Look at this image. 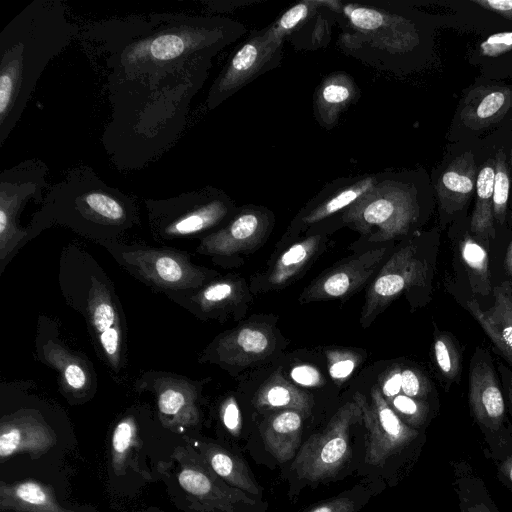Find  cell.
Masks as SVG:
<instances>
[{
  "label": "cell",
  "mask_w": 512,
  "mask_h": 512,
  "mask_svg": "<svg viewBox=\"0 0 512 512\" xmlns=\"http://www.w3.org/2000/svg\"><path fill=\"white\" fill-rule=\"evenodd\" d=\"M56 2H35L1 34L0 139L9 135L49 60L68 42L72 25Z\"/></svg>",
  "instance_id": "1"
},
{
  "label": "cell",
  "mask_w": 512,
  "mask_h": 512,
  "mask_svg": "<svg viewBox=\"0 0 512 512\" xmlns=\"http://www.w3.org/2000/svg\"><path fill=\"white\" fill-rule=\"evenodd\" d=\"M336 22L342 28L341 49L378 69H391L392 59L419 44L415 24L384 1H337Z\"/></svg>",
  "instance_id": "2"
},
{
  "label": "cell",
  "mask_w": 512,
  "mask_h": 512,
  "mask_svg": "<svg viewBox=\"0 0 512 512\" xmlns=\"http://www.w3.org/2000/svg\"><path fill=\"white\" fill-rule=\"evenodd\" d=\"M419 212L415 184L403 175L381 172L374 187L341 215L340 223L382 244L405 235Z\"/></svg>",
  "instance_id": "3"
},
{
  "label": "cell",
  "mask_w": 512,
  "mask_h": 512,
  "mask_svg": "<svg viewBox=\"0 0 512 512\" xmlns=\"http://www.w3.org/2000/svg\"><path fill=\"white\" fill-rule=\"evenodd\" d=\"M370 396V401L361 393L353 396L368 430L366 462L382 465L396 457L414 461L425 442L423 431L407 425L377 386L371 389Z\"/></svg>",
  "instance_id": "4"
},
{
  "label": "cell",
  "mask_w": 512,
  "mask_h": 512,
  "mask_svg": "<svg viewBox=\"0 0 512 512\" xmlns=\"http://www.w3.org/2000/svg\"><path fill=\"white\" fill-rule=\"evenodd\" d=\"M284 41L273 23L252 31L211 85L208 109L216 108L259 76L277 68L283 58Z\"/></svg>",
  "instance_id": "5"
},
{
  "label": "cell",
  "mask_w": 512,
  "mask_h": 512,
  "mask_svg": "<svg viewBox=\"0 0 512 512\" xmlns=\"http://www.w3.org/2000/svg\"><path fill=\"white\" fill-rule=\"evenodd\" d=\"M360 420L362 411L356 402L341 406L323 431L300 446L292 463L298 477L318 482L335 476L351 455L350 428Z\"/></svg>",
  "instance_id": "6"
},
{
  "label": "cell",
  "mask_w": 512,
  "mask_h": 512,
  "mask_svg": "<svg viewBox=\"0 0 512 512\" xmlns=\"http://www.w3.org/2000/svg\"><path fill=\"white\" fill-rule=\"evenodd\" d=\"M471 414L483 434L484 454L492 462L512 454V427L507 421L504 395L491 363H473L469 374Z\"/></svg>",
  "instance_id": "7"
},
{
  "label": "cell",
  "mask_w": 512,
  "mask_h": 512,
  "mask_svg": "<svg viewBox=\"0 0 512 512\" xmlns=\"http://www.w3.org/2000/svg\"><path fill=\"white\" fill-rule=\"evenodd\" d=\"M377 173L340 177L327 184L296 214L277 247L324 223H340L341 215L376 184Z\"/></svg>",
  "instance_id": "8"
},
{
  "label": "cell",
  "mask_w": 512,
  "mask_h": 512,
  "mask_svg": "<svg viewBox=\"0 0 512 512\" xmlns=\"http://www.w3.org/2000/svg\"><path fill=\"white\" fill-rule=\"evenodd\" d=\"M181 488L204 512H266L261 498L232 487L220 478L200 455L182 465L178 475Z\"/></svg>",
  "instance_id": "9"
},
{
  "label": "cell",
  "mask_w": 512,
  "mask_h": 512,
  "mask_svg": "<svg viewBox=\"0 0 512 512\" xmlns=\"http://www.w3.org/2000/svg\"><path fill=\"white\" fill-rule=\"evenodd\" d=\"M427 265L417 256V247L409 243L396 250L381 266L367 289L360 323L368 327L404 290L425 282Z\"/></svg>",
  "instance_id": "10"
},
{
  "label": "cell",
  "mask_w": 512,
  "mask_h": 512,
  "mask_svg": "<svg viewBox=\"0 0 512 512\" xmlns=\"http://www.w3.org/2000/svg\"><path fill=\"white\" fill-rule=\"evenodd\" d=\"M274 224L270 209L255 204L241 206L222 228L202 240L198 250L228 258L253 252L266 241Z\"/></svg>",
  "instance_id": "11"
},
{
  "label": "cell",
  "mask_w": 512,
  "mask_h": 512,
  "mask_svg": "<svg viewBox=\"0 0 512 512\" xmlns=\"http://www.w3.org/2000/svg\"><path fill=\"white\" fill-rule=\"evenodd\" d=\"M388 246L381 245L337 263L304 288L299 301L309 303L346 299L372 277L383 262Z\"/></svg>",
  "instance_id": "12"
},
{
  "label": "cell",
  "mask_w": 512,
  "mask_h": 512,
  "mask_svg": "<svg viewBox=\"0 0 512 512\" xmlns=\"http://www.w3.org/2000/svg\"><path fill=\"white\" fill-rule=\"evenodd\" d=\"M44 168L31 161L6 170L0 183V260L12 251L25 236L16 224V217L23 200L42 188Z\"/></svg>",
  "instance_id": "13"
},
{
  "label": "cell",
  "mask_w": 512,
  "mask_h": 512,
  "mask_svg": "<svg viewBox=\"0 0 512 512\" xmlns=\"http://www.w3.org/2000/svg\"><path fill=\"white\" fill-rule=\"evenodd\" d=\"M286 245L271 260L269 266L254 278L251 292L259 293L279 290L294 282L313 263L326 246L328 240L324 227H314Z\"/></svg>",
  "instance_id": "14"
},
{
  "label": "cell",
  "mask_w": 512,
  "mask_h": 512,
  "mask_svg": "<svg viewBox=\"0 0 512 512\" xmlns=\"http://www.w3.org/2000/svg\"><path fill=\"white\" fill-rule=\"evenodd\" d=\"M58 185L73 196L75 207L86 217L107 224H120L127 218L122 194L88 171L73 172Z\"/></svg>",
  "instance_id": "15"
},
{
  "label": "cell",
  "mask_w": 512,
  "mask_h": 512,
  "mask_svg": "<svg viewBox=\"0 0 512 512\" xmlns=\"http://www.w3.org/2000/svg\"><path fill=\"white\" fill-rule=\"evenodd\" d=\"M125 261L154 284L164 288L187 289L200 286L206 276L187 258L170 250L147 249L123 254Z\"/></svg>",
  "instance_id": "16"
},
{
  "label": "cell",
  "mask_w": 512,
  "mask_h": 512,
  "mask_svg": "<svg viewBox=\"0 0 512 512\" xmlns=\"http://www.w3.org/2000/svg\"><path fill=\"white\" fill-rule=\"evenodd\" d=\"M276 349L273 328L262 322H247L223 334L215 344L219 362L247 367L270 357Z\"/></svg>",
  "instance_id": "17"
},
{
  "label": "cell",
  "mask_w": 512,
  "mask_h": 512,
  "mask_svg": "<svg viewBox=\"0 0 512 512\" xmlns=\"http://www.w3.org/2000/svg\"><path fill=\"white\" fill-rule=\"evenodd\" d=\"M232 199L214 187L192 193V206L165 228L167 237L193 235L227 223L237 212Z\"/></svg>",
  "instance_id": "18"
},
{
  "label": "cell",
  "mask_w": 512,
  "mask_h": 512,
  "mask_svg": "<svg viewBox=\"0 0 512 512\" xmlns=\"http://www.w3.org/2000/svg\"><path fill=\"white\" fill-rule=\"evenodd\" d=\"M56 442L53 430L38 415L20 412L5 417L0 425V457L2 460L18 452L40 456Z\"/></svg>",
  "instance_id": "19"
},
{
  "label": "cell",
  "mask_w": 512,
  "mask_h": 512,
  "mask_svg": "<svg viewBox=\"0 0 512 512\" xmlns=\"http://www.w3.org/2000/svg\"><path fill=\"white\" fill-rule=\"evenodd\" d=\"M91 281L88 299L89 319L105 356L109 363L117 368L121 356L119 316L107 287L95 278Z\"/></svg>",
  "instance_id": "20"
},
{
  "label": "cell",
  "mask_w": 512,
  "mask_h": 512,
  "mask_svg": "<svg viewBox=\"0 0 512 512\" xmlns=\"http://www.w3.org/2000/svg\"><path fill=\"white\" fill-rule=\"evenodd\" d=\"M467 308L494 344L512 360V289L508 281L494 289V304L482 310L475 300Z\"/></svg>",
  "instance_id": "21"
},
{
  "label": "cell",
  "mask_w": 512,
  "mask_h": 512,
  "mask_svg": "<svg viewBox=\"0 0 512 512\" xmlns=\"http://www.w3.org/2000/svg\"><path fill=\"white\" fill-rule=\"evenodd\" d=\"M358 87L345 72L325 77L315 90L313 110L317 122L326 129L333 128L341 115L357 98Z\"/></svg>",
  "instance_id": "22"
},
{
  "label": "cell",
  "mask_w": 512,
  "mask_h": 512,
  "mask_svg": "<svg viewBox=\"0 0 512 512\" xmlns=\"http://www.w3.org/2000/svg\"><path fill=\"white\" fill-rule=\"evenodd\" d=\"M512 104L507 87L481 86L471 90L460 112L462 122L469 128L480 129L499 121Z\"/></svg>",
  "instance_id": "23"
},
{
  "label": "cell",
  "mask_w": 512,
  "mask_h": 512,
  "mask_svg": "<svg viewBox=\"0 0 512 512\" xmlns=\"http://www.w3.org/2000/svg\"><path fill=\"white\" fill-rule=\"evenodd\" d=\"M303 417L296 410L273 413L262 429L266 450L279 462L285 463L296 456L301 442Z\"/></svg>",
  "instance_id": "24"
},
{
  "label": "cell",
  "mask_w": 512,
  "mask_h": 512,
  "mask_svg": "<svg viewBox=\"0 0 512 512\" xmlns=\"http://www.w3.org/2000/svg\"><path fill=\"white\" fill-rule=\"evenodd\" d=\"M450 466L458 512H501L483 478L468 461L453 460Z\"/></svg>",
  "instance_id": "25"
},
{
  "label": "cell",
  "mask_w": 512,
  "mask_h": 512,
  "mask_svg": "<svg viewBox=\"0 0 512 512\" xmlns=\"http://www.w3.org/2000/svg\"><path fill=\"white\" fill-rule=\"evenodd\" d=\"M477 174L471 153L456 158L443 171L436 184L442 207L448 211L463 207L476 186Z\"/></svg>",
  "instance_id": "26"
},
{
  "label": "cell",
  "mask_w": 512,
  "mask_h": 512,
  "mask_svg": "<svg viewBox=\"0 0 512 512\" xmlns=\"http://www.w3.org/2000/svg\"><path fill=\"white\" fill-rule=\"evenodd\" d=\"M0 507L16 512H73L60 506L51 487L35 480L2 483Z\"/></svg>",
  "instance_id": "27"
},
{
  "label": "cell",
  "mask_w": 512,
  "mask_h": 512,
  "mask_svg": "<svg viewBox=\"0 0 512 512\" xmlns=\"http://www.w3.org/2000/svg\"><path fill=\"white\" fill-rule=\"evenodd\" d=\"M197 446L200 455L226 483L253 497L261 498V487L240 457L214 443H198Z\"/></svg>",
  "instance_id": "28"
},
{
  "label": "cell",
  "mask_w": 512,
  "mask_h": 512,
  "mask_svg": "<svg viewBox=\"0 0 512 512\" xmlns=\"http://www.w3.org/2000/svg\"><path fill=\"white\" fill-rule=\"evenodd\" d=\"M254 405L261 412L296 410L306 417L312 410L313 400L309 394L277 372L259 388L254 398Z\"/></svg>",
  "instance_id": "29"
},
{
  "label": "cell",
  "mask_w": 512,
  "mask_h": 512,
  "mask_svg": "<svg viewBox=\"0 0 512 512\" xmlns=\"http://www.w3.org/2000/svg\"><path fill=\"white\" fill-rule=\"evenodd\" d=\"M160 414L168 423L190 426L198 422L195 393L189 385L175 381L164 382L157 388Z\"/></svg>",
  "instance_id": "30"
},
{
  "label": "cell",
  "mask_w": 512,
  "mask_h": 512,
  "mask_svg": "<svg viewBox=\"0 0 512 512\" xmlns=\"http://www.w3.org/2000/svg\"><path fill=\"white\" fill-rule=\"evenodd\" d=\"M195 300L205 311L246 309L251 300V289L242 278L227 277L206 285Z\"/></svg>",
  "instance_id": "31"
},
{
  "label": "cell",
  "mask_w": 512,
  "mask_h": 512,
  "mask_svg": "<svg viewBox=\"0 0 512 512\" xmlns=\"http://www.w3.org/2000/svg\"><path fill=\"white\" fill-rule=\"evenodd\" d=\"M494 176L495 160L489 159L477 174L476 204L471 219L472 232L484 242H488L495 236L493 226Z\"/></svg>",
  "instance_id": "32"
},
{
  "label": "cell",
  "mask_w": 512,
  "mask_h": 512,
  "mask_svg": "<svg viewBox=\"0 0 512 512\" xmlns=\"http://www.w3.org/2000/svg\"><path fill=\"white\" fill-rule=\"evenodd\" d=\"M336 0H324L318 11L288 38L298 49H317L330 39L331 28L336 22Z\"/></svg>",
  "instance_id": "33"
},
{
  "label": "cell",
  "mask_w": 512,
  "mask_h": 512,
  "mask_svg": "<svg viewBox=\"0 0 512 512\" xmlns=\"http://www.w3.org/2000/svg\"><path fill=\"white\" fill-rule=\"evenodd\" d=\"M459 248L474 291L482 294L490 293L489 257L486 249L470 237H465Z\"/></svg>",
  "instance_id": "34"
},
{
  "label": "cell",
  "mask_w": 512,
  "mask_h": 512,
  "mask_svg": "<svg viewBox=\"0 0 512 512\" xmlns=\"http://www.w3.org/2000/svg\"><path fill=\"white\" fill-rule=\"evenodd\" d=\"M137 427L132 417L122 419L112 434V464L114 469L122 471L130 449L136 444Z\"/></svg>",
  "instance_id": "35"
},
{
  "label": "cell",
  "mask_w": 512,
  "mask_h": 512,
  "mask_svg": "<svg viewBox=\"0 0 512 512\" xmlns=\"http://www.w3.org/2000/svg\"><path fill=\"white\" fill-rule=\"evenodd\" d=\"M389 404L407 425L415 429L421 430L427 424L431 415L430 406L427 402L405 394H398L390 400Z\"/></svg>",
  "instance_id": "36"
},
{
  "label": "cell",
  "mask_w": 512,
  "mask_h": 512,
  "mask_svg": "<svg viewBox=\"0 0 512 512\" xmlns=\"http://www.w3.org/2000/svg\"><path fill=\"white\" fill-rule=\"evenodd\" d=\"M322 0H305L287 9L273 24L277 32L287 39L320 8Z\"/></svg>",
  "instance_id": "37"
},
{
  "label": "cell",
  "mask_w": 512,
  "mask_h": 512,
  "mask_svg": "<svg viewBox=\"0 0 512 512\" xmlns=\"http://www.w3.org/2000/svg\"><path fill=\"white\" fill-rule=\"evenodd\" d=\"M509 189L510 178L506 164V156L502 150H499L495 158L493 216L501 224L505 221Z\"/></svg>",
  "instance_id": "38"
},
{
  "label": "cell",
  "mask_w": 512,
  "mask_h": 512,
  "mask_svg": "<svg viewBox=\"0 0 512 512\" xmlns=\"http://www.w3.org/2000/svg\"><path fill=\"white\" fill-rule=\"evenodd\" d=\"M434 359L442 375L453 380L460 370V357L453 341L447 335H439L433 345Z\"/></svg>",
  "instance_id": "39"
},
{
  "label": "cell",
  "mask_w": 512,
  "mask_h": 512,
  "mask_svg": "<svg viewBox=\"0 0 512 512\" xmlns=\"http://www.w3.org/2000/svg\"><path fill=\"white\" fill-rule=\"evenodd\" d=\"M368 495L364 491L346 492L337 497L319 503L307 512H357L366 502Z\"/></svg>",
  "instance_id": "40"
},
{
  "label": "cell",
  "mask_w": 512,
  "mask_h": 512,
  "mask_svg": "<svg viewBox=\"0 0 512 512\" xmlns=\"http://www.w3.org/2000/svg\"><path fill=\"white\" fill-rule=\"evenodd\" d=\"M52 355V362L58 365L67 387L73 390H82L87 386L86 371L78 362L63 357L62 350L53 349Z\"/></svg>",
  "instance_id": "41"
},
{
  "label": "cell",
  "mask_w": 512,
  "mask_h": 512,
  "mask_svg": "<svg viewBox=\"0 0 512 512\" xmlns=\"http://www.w3.org/2000/svg\"><path fill=\"white\" fill-rule=\"evenodd\" d=\"M330 376L336 381L345 380L357 366V355L349 350L326 351Z\"/></svg>",
  "instance_id": "42"
},
{
  "label": "cell",
  "mask_w": 512,
  "mask_h": 512,
  "mask_svg": "<svg viewBox=\"0 0 512 512\" xmlns=\"http://www.w3.org/2000/svg\"><path fill=\"white\" fill-rule=\"evenodd\" d=\"M401 391L406 396L422 400L430 392V385L427 379L418 371L406 368L402 370Z\"/></svg>",
  "instance_id": "43"
},
{
  "label": "cell",
  "mask_w": 512,
  "mask_h": 512,
  "mask_svg": "<svg viewBox=\"0 0 512 512\" xmlns=\"http://www.w3.org/2000/svg\"><path fill=\"white\" fill-rule=\"evenodd\" d=\"M481 53L488 57H498L512 50V31L499 32L489 36L480 44Z\"/></svg>",
  "instance_id": "44"
},
{
  "label": "cell",
  "mask_w": 512,
  "mask_h": 512,
  "mask_svg": "<svg viewBox=\"0 0 512 512\" xmlns=\"http://www.w3.org/2000/svg\"><path fill=\"white\" fill-rule=\"evenodd\" d=\"M290 377L295 383L304 387H318L324 383L320 371L308 364L293 367L290 371Z\"/></svg>",
  "instance_id": "45"
},
{
  "label": "cell",
  "mask_w": 512,
  "mask_h": 512,
  "mask_svg": "<svg viewBox=\"0 0 512 512\" xmlns=\"http://www.w3.org/2000/svg\"><path fill=\"white\" fill-rule=\"evenodd\" d=\"M221 419L226 429L232 435H239L242 427V419L238 404L234 398L230 397L222 404Z\"/></svg>",
  "instance_id": "46"
},
{
  "label": "cell",
  "mask_w": 512,
  "mask_h": 512,
  "mask_svg": "<svg viewBox=\"0 0 512 512\" xmlns=\"http://www.w3.org/2000/svg\"><path fill=\"white\" fill-rule=\"evenodd\" d=\"M402 388V370L399 367L393 368L385 377L382 384V394L384 398L390 401L400 394Z\"/></svg>",
  "instance_id": "47"
},
{
  "label": "cell",
  "mask_w": 512,
  "mask_h": 512,
  "mask_svg": "<svg viewBox=\"0 0 512 512\" xmlns=\"http://www.w3.org/2000/svg\"><path fill=\"white\" fill-rule=\"evenodd\" d=\"M498 480L512 492V454L493 462Z\"/></svg>",
  "instance_id": "48"
},
{
  "label": "cell",
  "mask_w": 512,
  "mask_h": 512,
  "mask_svg": "<svg viewBox=\"0 0 512 512\" xmlns=\"http://www.w3.org/2000/svg\"><path fill=\"white\" fill-rule=\"evenodd\" d=\"M473 2L482 8L512 20V0H473Z\"/></svg>",
  "instance_id": "49"
},
{
  "label": "cell",
  "mask_w": 512,
  "mask_h": 512,
  "mask_svg": "<svg viewBox=\"0 0 512 512\" xmlns=\"http://www.w3.org/2000/svg\"><path fill=\"white\" fill-rule=\"evenodd\" d=\"M505 391H506V396H507V400H508V404H509V409L512 414V377L506 378Z\"/></svg>",
  "instance_id": "50"
},
{
  "label": "cell",
  "mask_w": 512,
  "mask_h": 512,
  "mask_svg": "<svg viewBox=\"0 0 512 512\" xmlns=\"http://www.w3.org/2000/svg\"><path fill=\"white\" fill-rule=\"evenodd\" d=\"M505 268L508 273L512 274V242L510 243L505 257Z\"/></svg>",
  "instance_id": "51"
},
{
  "label": "cell",
  "mask_w": 512,
  "mask_h": 512,
  "mask_svg": "<svg viewBox=\"0 0 512 512\" xmlns=\"http://www.w3.org/2000/svg\"><path fill=\"white\" fill-rule=\"evenodd\" d=\"M511 165H512V149H511Z\"/></svg>",
  "instance_id": "52"
}]
</instances>
